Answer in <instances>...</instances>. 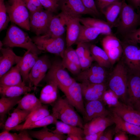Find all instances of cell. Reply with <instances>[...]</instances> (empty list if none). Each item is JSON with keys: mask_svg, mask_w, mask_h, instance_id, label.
Listing matches in <instances>:
<instances>
[{"mask_svg": "<svg viewBox=\"0 0 140 140\" xmlns=\"http://www.w3.org/2000/svg\"><path fill=\"white\" fill-rule=\"evenodd\" d=\"M2 43L3 45L7 47L22 48L38 55L42 52L38 48L27 33L13 24L9 27Z\"/></svg>", "mask_w": 140, "mask_h": 140, "instance_id": "obj_1", "label": "cell"}, {"mask_svg": "<svg viewBox=\"0 0 140 140\" xmlns=\"http://www.w3.org/2000/svg\"><path fill=\"white\" fill-rule=\"evenodd\" d=\"M128 71L121 60L115 67L108 78V86L117 98L125 103L128 77Z\"/></svg>", "mask_w": 140, "mask_h": 140, "instance_id": "obj_2", "label": "cell"}, {"mask_svg": "<svg viewBox=\"0 0 140 140\" xmlns=\"http://www.w3.org/2000/svg\"><path fill=\"white\" fill-rule=\"evenodd\" d=\"M122 1L121 9L115 27L117 33L124 37L135 30L140 25V15L125 0Z\"/></svg>", "mask_w": 140, "mask_h": 140, "instance_id": "obj_3", "label": "cell"}, {"mask_svg": "<svg viewBox=\"0 0 140 140\" xmlns=\"http://www.w3.org/2000/svg\"><path fill=\"white\" fill-rule=\"evenodd\" d=\"M53 104L52 114L58 120L83 129L82 119L66 98L58 97Z\"/></svg>", "mask_w": 140, "mask_h": 140, "instance_id": "obj_4", "label": "cell"}, {"mask_svg": "<svg viewBox=\"0 0 140 140\" xmlns=\"http://www.w3.org/2000/svg\"><path fill=\"white\" fill-rule=\"evenodd\" d=\"M121 43L123 49L121 60L128 73L140 75V47L127 38H124Z\"/></svg>", "mask_w": 140, "mask_h": 140, "instance_id": "obj_5", "label": "cell"}, {"mask_svg": "<svg viewBox=\"0 0 140 140\" xmlns=\"http://www.w3.org/2000/svg\"><path fill=\"white\" fill-rule=\"evenodd\" d=\"M6 5L10 21L27 30H30L29 12L23 0H9Z\"/></svg>", "mask_w": 140, "mask_h": 140, "instance_id": "obj_6", "label": "cell"}, {"mask_svg": "<svg viewBox=\"0 0 140 140\" xmlns=\"http://www.w3.org/2000/svg\"><path fill=\"white\" fill-rule=\"evenodd\" d=\"M62 61H56L52 64L46 75L48 80H54L58 88L65 94L68 87L75 81L65 70Z\"/></svg>", "mask_w": 140, "mask_h": 140, "instance_id": "obj_7", "label": "cell"}, {"mask_svg": "<svg viewBox=\"0 0 140 140\" xmlns=\"http://www.w3.org/2000/svg\"><path fill=\"white\" fill-rule=\"evenodd\" d=\"M32 39L38 48L45 51L60 56L62 58L65 42L62 37L53 38L45 35L37 36Z\"/></svg>", "mask_w": 140, "mask_h": 140, "instance_id": "obj_8", "label": "cell"}, {"mask_svg": "<svg viewBox=\"0 0 140 140\" xmlns=\"http://www.w3.org/2000/svg\"><path fill=\"white\" fill-rule=\"evenodd\" d=\"M53 13L44 8L33 12H29L30 30L37 36L44 34L53 15Z\"/></svg>", "mask_w": 140, "mask_h": 140, "instance_id": "obj_9", "label": "cell"}, {"mask_svg": "<svg viewBox=\"0 0 140 140\" xmlns=\"http://www.w3.org/2000/svg\"><path fill=\"white\" fill-rule=\"evenodd\" d=\"M107 78L105 68L97 63L80 72L77 79L80 83L100 84L106 83Z\"/></svg>", "mask_w": 140, "mask_h": 140, "instance_id": "obj_10", "label": "cell"}, {"mask_svg": "<svg viewBox=\"0 0 140 140\" xmlns=\"http://www.w3.org/2000/svg\"><path fill=\"white\" fill-rule=\"evenodd\" d=\"M51 64L46 55L38 57L29 75V86L37 87L45 78Z\"/></svg>", "mask_w": 140, "mask_h": 140, "instance_id": "obj_11", "label": "cell"}, {"mask_svg": "<svg viewBox=\"0 0 140 140\" xmlns=\"http://www.w3.org/2000/svg\"><path fill=\"white\" fill-rule=\"evenodd\" d=\"M103 49L107 54L111 65L122 57L123 49L121 41L113 34L106 35L102 41Z\"/></svg>", "mask_w": 140, "mask_h": 140, "instance_id": "obj_12", "label": "cell"}, {"mask_svg": "<svg viewBox=\"0 0 140 140\" xmlns=\"http://www.w3.org/2000/svg\"><path fill=\"white\" fill-rule=\"evenodd\" d=\"M110 109L125 121L140 126V113L131 107L118 101Z\"/></svg>", "mask_w": 140, "mask_h": 140, "instance_id": "obj_13", "label": "cell"}, {"mask_svg": "<svg viewBox=\"0 0 140 140\" xmlns=\"http://www.w3.org/2000/svg\"><path fill=\"white\" fill-rule=\"evenodd\" d=\"M64 94L70 103L83 117L85 113V104L80 83L75 81Z\"/></svg>", "mask_w": 140, "mask_h": 140, "instance_id": "obj_14", "label": "cell"}, {"mask_svg": "<svg viewBox=\"0 0 140 140\" xmlns=\"http://www.w3.org/2000/svg\"><path fill=\"white\" fill-rule=\"evenodd\" d=\"M140 101V75L128 73L125 103L134 109Z\"/></svg>", "mask_w": 140, "mask_h": 140, "instance_id": "obj_15", "label": "cell"}, {"mask_svg": "<svg viewBox=\"0 0 140 140\" xmlns=\"http://www.w3.org/2000/svg\"><path fill=\"white\" fill-rule=\"evenodd\" d=\"M58 3L61 12L67 15L79 17L83 15H92L81 0H61Z\"/></svg>", "mask_w": 140, "mask_h": 140, "instance_id": "obj_16", "label": "cell"}, {"mask_svg": "<svg viewBox=\"0 0 140 140\" xmlns=\"http://www.w3.org/2000/svg\"><path fill=\"white\" fill-rule=\"evenodd\" d=\"M80 83L84 99L86 102L95 100L103 101V95L107 88L106 83Z\"/></svg>", "mask_w": 140, "mask_h": 140, "instance_id": "obj_17", "label": "cell"}, {"mask_svg": "<svg viewBox=\"0 0 140 140\" xmlns=\"http://www.w3.org/2000/svg\"><path fill=\"white\" fill-rule=\"evenodd\" d=\"M85 115L83 117L87 122L99 117L108 116L111 111L107 109L103 101L95 100L87 101L85 104Z\"/></svg>", "mask_w": 140, "mask_h": 140, "instance_id": "obj_18", "label": "cell"}, {"mask_svg": "<svg viewBox=\"0 0 140 140\" xmlns=\"http://www.w3.org/2000/svg\"><path fill=\"white\" fill-rule=\"evenodd\" d=\"M0 77L9 70L15 64L20 61L22 57L17 55L11 47H3V45L0 41Z\"/></svg>", "mask_w": 140, "mask_h": 140, "instance_id": "obj_19", "label": "cell"}, {"mask_svg": "<svg viewBox=\"0 0 140 140\" xmlns=\"http://www.w3.org/2000/svg\"><path fill=\"white\" fill-rule=\"evenodd\" d=\"M67 21L66 15L62 12L57 15H53L47 30L44 35L53 38L62 37L66 28Z\"/></svg>", "mask_w": 140, "mask_h": 140, "instance_id": "obj_20", "label": "cell"}, {"mask_svg": "<svg viewBox=\"0 0 140 140\" xmlns=\"http://www.w3.org/2000/svg\"><path fill=\"white\" fill-rule=\"evenodd\" d=\"M66 15L67 16L66 45V47H68L75 44L79 36L82 25L80 21V17Z\"/></svg>", "mask_w": 140, "mask_h": 140, "instance_id": "obj_21", "label": "cell"}, {"mask_svg": "<svg viewBox=\"0 0 140 140\" xmlns=\"http://www.w3.org/2000/svg\"><path fill=\"white\" fill-rule=\"evenodd\" d=\"M113 124V120L109 116L95 118L84 125V134L85 135L104 131Z\"/></svg>", "mask_w": 140, "mask_h": 140, "instance_id": "obj_22", "label": "cell"}, {"mask_svg": "<svg viewBox=\"0 0 140 140\" xmlns=\"http://www.w3.org/2000/svg\"><path fill=\"white\" fill-rule=\"evenodd\" d=\"M38 55L30 50H27L17 64L18 66L23 81L25 83L28 82L29 74L38 58Z\"/></svg>", "mask_w": 140, "mask_h": 140, "instance_id": "obj_23", "label": "cell"}, {"mask_svg": "<svg viewBox=\"0 0 140 140\" xmlns=\"http://www.w3.org/2000/svg\"><path fill=\"white\" fill-rule=\"evenodd\" d=\"M115 125V131H121L134 135L140 139V126L126 122L111 111L109 116Z\"/></svg>", "mask_w": 140, "mask_h": 140, "instance_id": "obj_24", "label": "cell"}, {"mask_svg": "<svg viewBox=\"0 0 140 140\" xmlns=\"http://www.w3.org/2000/svg\"><path fill=\"white\" fill-rule=\"evenodd\" d=\"M31 113L16 108L10 114L3 126L4 130L9 131L19 127V124L25 121Z\"/></svg>", "mask_w": 140, "mask_h": 140, "instance_id": "obj_25", "label": "cell"}, {"mask_svg": "<svg viewBox=\"0 0 140 140\" xmlns=\"http://www.w3.org/2000/svg\"><path fill=\"white\" fill-rule=\"evenodd\" d=\"M47 84L42 89L39 100L42 104H53L58 97V85L54 80H48Z\"/></svg>", "mask_w": 140, "mask_h": 140, "instance_id": "obj_26", "label": "cell"}, {"mask_svg": "<svg viewBox=\"0 0 140 140\" xmlns=\"http://www.w3.org/2000/svg\"><path fill=\"white\" fill-rule=\"evenodd\" d=\"M24 83H25L23 81L17 64L12 67L0 77V86H10Z\"/></svg>", "mask_w": 140, "mask_h": 140, "instance_id": "obj_27", "label": "cell"}, {"mask_svg": "<svg viewBox=\"0 0 140 140\" xmlns=\"http://www.w3.org/2000/svg\"><path fill=\"white\" fill-rule=\"evenodd\" d=\"M32 87L21 85L8 86H0V94L2 97H10L21 96L35 89Z\"/></svg>", "mask_w": 140, "mask_h": 140, "instance_id": "obj_28", "label": "cell"}, {"mask_svg": "<svg viewBox=\"0 0 140 140\" xmlns=\"http://www.w3.org/2000/svg\"><path fill=\"white\" fill-rule=\"evenodd\" d=\"M122 5V1L113 3L105 7L101 12L105 16L107 22L112 28L116 26Z\"/></svg>", "mask_w": 140, "mask_h": 140, "instance_id": "obj_29", "label": "cell"}, {"mask_svg": "<svg viewBox=\"0 0 140 140\" xmlns=\"http://www.w3.org/2000/svg\"><path fill=\"white\" fill-rule=\"evenodd\" d=\"M42 104L34 93H28L19 101L16 108L31 113Z\"/></svg>", "mask_w": 140, "mask_h": 140, "instance_id": "obj_30", "label": "cell"}, {"mask_svg": "<svg viewBox=\"0 0 140 140\" xmlns=\"http://www.w3.org/2000/svg\"><path fill=\"white\" fill-rule=\"evenodd\" d=\"M80 21L82 25L99 29L101 34L106 35L112 34V27L107 22L99 19L87 17H80Z\"/></svg>", "mask_w": 140, "mask_h": 140, "instance_id": "obj_31", "label": "cell"}, {"mask_svg": "<svg viewBox=\"0 0 140 140\" xmlns=\"http://www.w3.org/2000/svg\"><path fill=\"white\" fill-rule=\"evenodd\" d=\"M22 97L21 96L2 97L0 99V125L3 126L6 115L16 105Z\"/></svg>", "mask_w": 140, "mask_h": 140, "instance_id": "obj_32", "label": "cell"}, {"mask_svg": "<svg viewBox=\"0 0 140 140\" xmlns=\"http://www.w3.org/2000/svg\"><path fill=\"white\" fill-rule=\"evenodd\" d=\"M89 49L94 60L97 64L105 68L112 66L107 54L103 49L94 44L90 45Z\"/></svg>", "mask_w": 140, "mask_h": 140, "instance_id": "obj_33", "label": "cell"}, {"mask_svg": "<svg viewBox=\"0 0 140 140\" xmlns=\"http://www.w3.org/2000/svg\"><path fill=\"white\" fill-rule=\"evenodd\" d=\"M101 34L100 30L94 27L82 25L78 38L75 43H88L92 41Z\"/></svg>", "mask_w": 140, "mask_h": 140, "instance_id": "obj_34", "label": "cell"}, {"mask_svg": "<svg viewBox=\"0 0 140 140\" xmlns=\"http://www.w3.org/2000/svg\"><path fill=\"white\" fill-rule=\"evenodd\" d=\"M28 131L32 138L39 140H63L66 137L64 135L54 132L46 127L38 131Z\"/></svg>", "mask_w": 140, "mask_h": 140, "instance_id": "obj_35", "label": "cell"}, {"mask_svg": "<svg viewBox=\"0 0 140 140\" xmlns=\"http://www.w3.org/2000/svg\"><path fill=\"white\" fill-rule=\"evenodd\" d=\"M55 124L56 128L52 131L55 133L64 134H76L83 137L84 136L83 129L79 127L65 123L57 120Z\"/></svg>", "mask_w": 140, "mask_h": 140, "instance_id": "obj_36", "label": "cell"}, {"mask_svg": "<svg viewBox=\"0 0 140 140\" xmlns=\"http://www.w3.org/2000/svg\"><path fill=\"white\" fill-rule=\"evenodd\" d=\"M50 114V112L47 106L42 104L30 113L24 123L22 125L21 128L30 123L43 118Z\"/></svg>", "mask_w": 140, "mask_h": 140, "instance_id": "obj_37", "label": "cell"}, {"mask_svg": "<svg viewBox=\"0 0 140 140\" xmlns=\"http://www.w3.org/2000/svg\"><path fill=\"white\" fill-rule=\"evenodd\" d=\"M26 129L21 130L18 133H11L4 130L0 134V140H32V137Z\"/></svg>", "mask_w": 140, "mask_h": 140, "instance_id": "obj_38", "label": "cell"}, {"mask_svg": "<svg viewBox=\"0 0 140 140\" xmlns=\"http://www.w3.org/2000/svg\"><path fill=\"white\" fill-rule=\"evenodd\" d=\"M58 120L52 114L39 120L34 122L22 127L21 130L24 129H33L46 127L52 124H55Z\"/></svg>", "mask_w": 140, "mask_h": 140, "instance_id": "obj_39", "label": "cell"}, {"mask_svg": "<svg viewBox=\"0 0 140 140\" xmlns=\"http://www.w3.org/2000/svg\"><path fill=\"white\" fill-rule=\"evenodd\" d=\"M6 5L4 0H0V31L5 29L10 21V17L7 15Z\"/></svg>", "mask_w": 140, "mask_h": 140, "instance_id": "obj_40", "label": "cell"}, {"mask_svg": "<svg viewBox=\"0 0 140 140\" xmlns=\"http://www.w3.org/2000/svg\"><path fill=\"white\" fill-rule=\"evenodd\" d=\"M62 58L74 63L80 67L79 59L75 50L71 46L66 47L65 49Z\"/></svg>", "mask_w": 140, "mask_h": 140, "instance_id": "obj_41", "label": "cell"}, {"mask_svg": "<svg viewBox=\"0 0 140 140\" xmlns=\"http://www.w3.org/2000/svg\"><path fill=\"white\" fill-rule=\"evenodd\" d=\"M87 43H80L77 44L75 49L79 59L91 54L90 50V45Z\"/></svg>", "mask_w": 140, "mask_h": 140, "instance_id": "obj_42", "label": "cell"}, {"mask_svg": "<svg viewBox=\"0 0 140 140\" xmlns=\"http://www.w3.org/2000/svg\"><path fill=\"white\" fill-rule=\"evenodd\" d=\"M44 8L53 13L56 12L59 5L58 3L56 0H39Z\"/></svg>", "mask_w": 140, "mask_h": 140, "instance_id": "obj_43", "label": "cell"}, {"mask_svg": "<svg viewBox=\"0 0 140 140\" xmlns=\"http://www.w3.org/2000/svg\"><path fill=\"white\" fill-rule=\"evenodd\" d=\"M62 59V62L63 66L72 73L78 74L80 72L81 69L80 66L66 59Z\"/></svg>", "mask_w": 140, "mask_h": 140, "instance_id": "obj_44", "label": "cell"}, {"mask_svg": "<svg viewBox=\"0 0 140 140\" xmlns=\"http://www.w3.org/2000/svg\"><path fill=\"white\" fill-rule=\"evenodd\" d=\"M29 12H32L44 8L39 0H23Z\"/></svg>", "mask_w": 140, "mask_h": 140, "instance_id": "obj_45", "label": "cell"}, {"mask_svg": "<svg viewBox=\"0 0 140 140\" xmlns=\"http://www.w3.org/2000/svg\"><path fill=\"white\" fill-rule=\"evenodd\" d=\"M86 8L93 16H99L100 12L97 8L95 0H81Z\"/></svg>", "mask_w": 140, "mask_h": 140, "instance_id": "obj_46", "label": "cell"}, {"mask_svg": "<svg viewBox=\"0 0 140 140\" xmlns=\"http://www.w3.org/2000/svg\"><path fill=\"white\" fill-rule=\"evenodd\" d=\"M95 1L97 9L101 12L103 9L107 5L116 2L122 1V0H95Z\"/></svg>", "mask_w": 140, "mask_h": 140, "instance_id": "obj_47", "label": "cell"}, {"mask_svg": "<svg viewBox=\"0 0 140 140\" xmlns=\"http://www.w3.org/2000/svg\"><path fill=\"white\" fill-rule=\"evenodd\" d=\"M140 44V27L124 37Z\"/></svg>", "mask_w": 140, "mask_h": 140, "instance_id": "obj_48", "label": "cell"}, {"mask_svg": "<svg viewBox=\"0 0 140 140\" xmlns=\"http://www.w3.org/2000/svg\"><path fill=\"white\" fill-rule=\"evenodd\" d=\"M114 134V129H109L106 131L105 130L100 137L99 140H113Z\"/></svg>", "mask_w": 140, "mask_h": 140, "instance_id": "obj_49", "label": "cell"}, {"mask_svg": "<svg viewBox=\"0 0 140 140\" xmlns=\"http://www.w3.org/2000/svg\"><path fill=\"white\" fill-rule=\"evenodd\" d=\"M114 140H128L129 139L127 133L124 132L118 131H115Z\"/></svg>", "mask_w": 140, "mask_h": 140, "instance_id": "obj_50", "label": "cell"}, {"mask_svg": "<svg viewBox=\"0 0 140 140\" xmlns=\"http://www.w3.org/2000/svg\"><path fill=\"white\" fill-rule=\"evenodd\" d=\"M103 131L85 135L83 137V140H99Z\"/></svg>", "mask_w": 140, "mask_h": 140, "instance_id": "obj_51", "label": "cell"}, {"mask_svg": "<svg viewBox=\"0 0 140 140\" xmlns=\"http://www.w3.org/2000/svg\"><path fill=\"white\" fill-rule=\"evenodd\" d=\"M127 3L135 9L140 6V0H125Z\"/></svg>", "mask_w": 140, "mask_h": 140, "instance_id": "obj_52", "label": "cell"}, {"mask_svg": "<svg viewBox=\"0 0 140 140\" xmlns=\"http://www.w3.org/2000/svg\"><path fill=\"white\" fill-rule=\"evenodd\" d=\"M83 137L76 134L67 135L66 137V140H83Z\"/></svg>", "mask_w": 140, "mask_h": 140, "instance_id": "obj_53", "label": "cell"}, {"mask_svg": "<svg viewBox=\"0 0 140 140\" xmlns=\"http://www.w3.org/2000/svg\"><path fill=\"white\" fill-rule=\"evenodd\" d=\"M134 109L140 113V101L135 107Z\"/></svg>", "mask_w": 140, "mask_h": 140, "instance_id": "obj_54", "label": "cell"}, {"mask_svg": "<svg viewBox=\"0 0 140 140\" xmlns=\"http://www.w3.org/2000/svg\"><path fill=\"white\" fill-rule=\"evenodd\" d=\"M58 3L61 0H56Z\"/></svg>", "mask_w": 140, "mask_h": 140, "instance_id": "obj_55", "label": "cell"}]
</instances>
